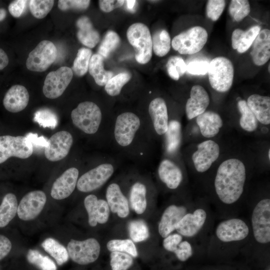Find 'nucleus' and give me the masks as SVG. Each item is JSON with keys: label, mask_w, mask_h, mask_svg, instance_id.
<instances>
[{"label": "nucleus", "mask_w": 270, "mask_h": 270, "mask_svg": "<svg viewBox=\"0 0 270 270\" xmlns=\"http://www.w3.org/2000/svg\"><path fill=\"white\" fill-rule=\"evenodd\" d=\"M246 168L237 158H230L219 166L214 180V188L220 200L224 204L237 202L244 192Z\"/></svg>", "instance_id": "nucleus-1"}, {"label": "nucleus", "mask_w": 270, "mask_h": 270, "mask_svg": "<svg viewBox=\"0 0 270 270\" xmlns=\"http://www.w3.org/2000/svg\"><path fill=\"white\" fill-rule=\"evenodd\" d=\"M144 123L136 114L126 112L118 114L114 122L113 136L116 145L128 150L135 144Z\"/></svg>", "instance_id": "nucleus-2"}, {"label": "nucleus", "mask_w": 270, "mask_h": 270, "mask_svg": "<svg viewBox=\"0 0 270 270\" xmlns=\"http://www.w3.org/2000/svg\"><path fill=\"white\" fill-rule=\"evenodd\" d=\"M73 124L88 134H94L99 130L103 118L100 107L94 102L86 101L80 103L71 112Z\"/></svg>", "instance_id": "nucleus-3"}, {"label": "nucleus", "mask_w": 270, "mask_h": 270, "mask_svg": "<svg viewBox=\"0 0 270 270\" xmlns=\"http://www.w3.org/2000/svg\"><path fill=\"white\" fill-rule=\"evenodd\" d=\"M126 36L135 51V58L138 62L146 64L152 56V40L148 27L141 22L132 24L128 29Z\"/></svg>", "instance_id": "nucleus-4"}, {"label": "nucleus", "mask_w": 270, "mask_h": 270, "mask_svg": "<svg viewBox=\"0 0 270 270\" xmlns=\"http://www.w3.org/2000/svg\"><path fill=\"white\" fill-rule=\"evenodd\" d=\"M208 73L210 84L214 90L224 92L230 88L234 70L232 62L228 58L218 56L212 59L209 64Z\"/></svg>", "instance_id": "nucleus-5"}, {"label": "nucleus", "mask_w": 270, "mask_h": 270, "mask_svg": "<svg viewBox=\"0 0 270 270\" xmlns=\"http://www.w3.org/2000/svg\"><path fill=\"white\" fill-rule=\"evenodd\" d=\"M208 38L206 30L202 27L196 26L175 36L172 41V48L182 54H192L200 52Z\"/></svg>", "instance_id": "nucleus-6"}, {"label": "nucleus", "mask_w": 270, "mask_h": 270, "mask_svg": "<svg viewBox=\"0 0 270 270\" xmlns=\"http://www.w3.org/2000/svg\"><path fill=\"white\" fill-rule=\"evenodd\" d=\"M252 226L255 240L262 244L270 242V200L259 201L253 209Z\"/></svg>", "instance_id": "nucleus-7"}, {"label": "nucleus", "mask_w": 270, "mask_h": 270, "mask_svg": "<svg viewBox=\"0 0 270 270\" xmlns=\"http://www.w3.org/2000/svg\"><path fill=\"white\" fill-rule=\"evenodd\" d=\"M33 151L32 144L26 136H0V164L12 156L27 158Z\"/></svg>", "instance_id": "nucleus-8"}, {"label": "nucleus", "mask_w": 270, "mask_h": 270, "mask_svg": "<svg viewBox=\"0 0 270 270\" xmlns=\"http://www.w3.org/2000/svg\"><path fill=\"white\" fill-rule=\"evenodd\" d=\"M112 164L106 162L85 172L78 178L76 186L78 190L88 192L100 188L113 174L115 167Z\"/></svg>", "instance_id": "nucleus-9"}, {"label": "nucleus", "mask_w": 270, "mask_h": 270, "mask_svg": "<svg viewBox=\"0 0 270 270\" xmlns=\"http://www.w3.org/2000/svg\"><path fill=\"white\" fill-rule=\"evenodd\" d=\"M100 250V244L94 238L82 241L72 239L67 246L68 256L72 260L82 265L95 262L99 256Z\"/></svg>", "instance_id": "nucleus-10"}, {"label": "nucleus", "mask_w": 270, "mask_h": 270, "mask_svg": "<svg viewBox=\"0 0 270 270\" xmlns=\"http://www.w3.org/2000/svg\"><path fill=\"white\" fill-rule=\"evenodd\" d=\"M56 56L54 44L49 40L41 41L30 52L26 61V68L33 72H44L55 61Z\"/></svg>", "instance_id": "nucleus-11"}, {"label": "nucleus", "mask_w": 270, "mask_h": 270, "mask_svg": "<svg viewBox=\"0 0 270 270\" xmlns=\"http://www.w3.org/2000/svg\"><path fill=\"white\" fill-rule=\"evenodd\" d=\"M73 76L72 70L68 66H62L46 76L42 92L48 98L54 99L60 96L64 92Z\"/></svg>", "instance_id": "nucleus-12"}, {"label": "nucleus", "mask_w": 270, "mask_h": 270, "mask_svg": "<svg viewBox=\"0 0 270 270\" xmlns=\"http://www.w3.org/2000/svg\"><path fill=\"white\" fill-rule=\"evenodd\" d=\"M249 228L244 221L232 218L220 222L216 229L217 238L224 242H238L245 239L248 235Z\"/></svg>", "instance_id": "nucleus-13"}, {"label": "nucleus", "mask_w": 270, "mask_h": 270, "mask_svg": "<svg viewBox=\"0 0 270 270\" xmlns=\"http://www.w3.org/2000/svg\"><path fill=\"white\" fill-rule=\"evenodd\" d=\"M46 202L45 193L40 190L26 194L18 206L17 214L20 218L30 220L36 218L42 211Z\"/></svg>", "instance_id": "nucleus-14"}, {"label": "nucleus", "mask_w": 270, "mask_h": 270, "mask_svg": "<svg viewBox=\"0 0 270 270\" xmlns=\"http://www.w3.org/2000/svg\"><path fill=\"white\" fill-rule=\"evenodd\" d=\"M72 143L70 133L66 130L58 132L48 140L44 152L45 156L52 162L60 160L68 154Z\"/></svg>", "instance_id": "nucleus-15"}, {"label": "nucleus", "mask_w": 270, "mask_h": 270, "mask_svg": "<svg viewBox=\"0 0 270 270\" xmlns=\"http://www.w3.org/2000/svg\"><path fill=\"white\" fill-rule=\"evenodd\" d=\"M192 160L196 170L200 172L208 170L220 155L218 144L212 140L204 141L198 145Z\"/></svg>", "instance_id": "nucleus-16"}, {"label": "nucleus", "mask_w": 270, "mask_h": 270, "mask_svg": "<svg viewBox=\"0 0 270 270\" xmlns=\"http://www.w3.org/2000/svg\"><path fill=\"white\" fill-rule=\"evenodd\" d=\"M79 174L78 168L72 167L64 172L54 182L50 194L56 200H63L69 196L76 186Z\"/></svg>", "instance_id": "nucleus-17"}, {"label": "nucleus", "mask_w": 270, "mask_h": 270, "mask_svg": "<svg viewBox=\"0 0 270 270\" xmlns=\"http://www.w3.org/2000/svg\"><path fill=\"white\" fill-rule=\"evenodd\" d=\"M207 214L201 208L186 213L178 223L176 230L181 236L192 237L201 230L206 221Z\"/></svg>", "instance_id": "nucleus-18"}, {"label": "nucleus", "mask_w": 270, "mask_h": 270, "mask_svg": "<svg viewBox=\"0 0 270 270\" xmlns=\"http://www.w3.org/2000/svg\"><path fill=\"white\" fill-rule=\"evenodd\" d=\"M84 205L91 226H96L98 223L103 224L108 222L110 210L106 200H98L95 195L90 194L84 198Z\"/></svg>", "instance_id": "nucleus-19"}, {"label": "nucleus", "mask_w": 270, "mask_h": 270, "mask_svg": "<svg viewBox=\"0 0 270 270\" xmlns=\"http://www.w3.org/2000/svg\"><path fill=\"white\" fill-rule=\"evenodd\" d=\"M148 112L156 132L160 136L165 134L169 122L167 106L164 100L161 98L153 99L149 104Z\"/></svg>", "instance_id": "nucleus-20"}, {"label": "nucleus", "mask_w": 270, "mask_h": 270, "mask_svg": "<svg viewBox=\"0 0 270 270\" xmlns=\"http://www.w3.org/2000/svg\"><path fill=\"white\" fill-rule=\"evenodd\" d=\"M209 104L210 98L206 90L201 86H194L186 106L188 118L191 120L204 113Z\"/></svg>", "instance_id": "nucleus-21"}, {"label": "nucleus", "mask_w": 270, "mask_h": 270, "mask_svg": "<svg viewBox=\"0 0 270 270\" xmlns=\"http://www.w3.org/2000/svg\"><path fill=\"white\" fill-rule=\"evenodd\" d=\"M30 96L23 86H12L6 93L3 100L4 108L8 112L16 113L24 110L28 104Z\"/></svg>", "instance_id": "nucleus-22"}, {"label": "nucleus", "mask_w": 270, "mask_h": 270, "mask_svg": "<svg viewBox=\"0 0 270 270\" xmlns=\"http://www.w3.org/2000/svg\"><path fill=\"white\" fill-rule=\"evenodd\" d=\"M186 214L184 206L172 204L164 210L158 224V230L160 236L164 238L176 230V226Z\"/></svg>", "instance_id": "nucleus-23"}, {"label": "nucleus", "mask_w": 270, "mask_h": 270, "mask_svg": "<svg viewBox=\"0 0 270 270\" xmlns=\"http://www.w3.org/2000/svg\"><path fill=\"white\" fill-rule=\"evenodd\" d=\"M106 197L110 210L122 218L128 216L130 208L128 200L123 194L120 186L112 183L108 186Z\"/></svg>", "instance_id": "nucleus-24"}, {"label": "nucleus", "mask_w": 270, "mask_h": 270, "mask_svg": "<svg viewBox=\"0 0 270 270\" xmlns=\"http://www.w3.org/2000/svg\"><path fill=\"white\" fill-rule=\"evenodd\" d=\"M254 63L262 66L270 58V31L268 29L260 30L253 42L250 52Z\"/></svg>", "instance_id": "nucleus-25"}, {"label": "nucleus", "mask_w": 270, "mask_h": 270, "mask_svg": "<svg viewBox=\"0 0 270 270\" xmlns=\"http://www.w3.org/2000/svg\"><path fill=\"white\" fill-rule=\"evenodd\" d=\"M158 174L161 181L172 190L176 188L182 180L180 168L172 161L163 160L158 168Z\"/></svg>", "instance_id": "nucleus-26"}, {"label": "nucleus", "mask_w": 270, "mask_h": 270, "mask_svg": "<svg viewBox=\"0 0 270 270\" xmlns=\"http://www.w3.org/2000/svg\"><path fill=\"white\" fill-rule=\"evenodd\" d=\"M196 117V123L200 132L206 138H210L216 136L223 125L220 116L214 112H204Z\"/></svg>", "instance_id": "nucleus-27"}, {"label": "nucleus", "mask_w": 270, "mask_h": 270, "mask_svg": "<svg viewBox=\"0 0 270 270\" xmlns=\"http://www.w3.org/2000/svg\"><path fill=\"white\" fill-rule=\"evenodd\" d=\"M247 104L258 121L268 125L270 124V98L258 94L250 96Z\"/></svg>", "instance_id": "nucleus-28"}, {"label": "nucleus", "mask_w": 270, "mask_h": 270, "mask_svg": "<svg viewBox=\"0 0 270 270\" xmlns=\"http://www.w3.org/2000/svg\"><path fill=\"white\" fill-rule=\"evenodd\" d=\"M260 30L259 26H254L246 31L236 29L232 36V46L240 54L247 51L253 44Z\"/></svg>", "instance_id": "nucleus-29"}, {"label": "nucleus", "mask_w": 270, "mask_h": 270, "mask_svg": "<svg viewBox=\"0 0 270 270\" xmlns=\"http://www.w3.org/2000/svg\"><path fill=\"white\" fill-rule=\"evenodd\" d=\"M76 26L79 41L88 48H94L99 42L100 34L94 28L90 19L86 16H82L77 20Z\"/></svg>", "instance_id": "nucleus-30"}, {"label": "nucleus", "mask_w": 270, "mask_h": 270, "mask_svg": "<svg viewBox=\"0 0 270 270\" xmlns=\"http://www.w3.org/2000/svg\"><path fill=\"white\" fill-rule=\"evenodd\" d=\"M104 59L98 54H93L90 58L88 68L96 83L100 86H104L114 75L112 72L104 69Z\"/></svg>", "instance_id": "nucleus-31"}, {"label": "nucleus", "mask_w": 270, "mask_h": 270, "mask_svg": "<svg viewBox=\"0 0 270 270\" xmlns=\"http://www.w3.org/2000/svg\"><path fill=\"white\" fill-rule=\"evenodd\" d=\"M147 188L142 182H137L131 186L129 200L132 208L138 214L145 211L146 205Z\"/></svg>", "instance_id": "nucleus-32"}, {"label": "nucleus", "mask_w": 270, "mask_h": 270, "mask_svg": "<svg viewBox=\"0 0 270 270\" xmlns=\"http://www.w3.org/2000/svg\"><path fill=\"white\" fill-rule=\"evenodd\" d=\"M18 202L12 193L6 194L0 205V228L7 226L17 213Z\"/></svg>", "instance_id": "nucleus-33"}, {"label": "nucleus", "mask_w": 270, "mask_h": 270, "mask_svg": "<svg viewBox=\"0 0 270 270\" xmlns=\"http://www.w3.org/2000/svg\"><path fill=\"white\" fill-rule=\"evenodd\" d=\"M44 249L61 266L68 260V254L66 248L55 239L48 238L42 244Z\"/></svg>", "instance_id": "nucleus-34"}, {"label": "nucleus", "mask_w": 270, "mask_h": 270, "mask_svg": "<svg viewBox=\"0 0 270 270\" xmlns=\"http://www.w3.org/2000/svg\"><path fill=\"white\" fill-rule=\"evenodd\" d=\"M152 50L160 57L166 56L170 51L171 40L169 34L165 30L156 31L152 37Z\"/></svg>", "instance_id": "nucleus-35"}, {"label": "nucleus", "mask_w": 270, "mask_h": 270, "mask_svg": "<svg viewBox=\"0 0 270 270\" xmlns=\"http://www.w3.org/2000/svg\"><path fill=\"white\" fill-rule=\"evenodd\" d=\"M238 108L242 114L240 120V126L248 132L255 130L258 126V120L248 106L246 102L244 100H239L238 102Z\"/></svg>", "instance_id": "nucleus-36"}, {"label": "nucleus", "mask_w": 270, "mask_h": 270, "mask_svg": "<svg viewBox=\"0 0 270 270\" xmlns=\"http://www.w3.org/2000/svg\"><path fill=\"white\" fill-rule=\"evenodd\" d=\"M120 42V38L116 32L113 30L108 31L98 47V54L104 58H108L118 46Z\"/></svg>", "instance_id": "nucleus-37"}, {"label": "nucleus", "mask_w": 270, "mask_h": 270, "mask_svg": "<svg viewBox=\"0 0 270 270\" xmlns=\"http://www.w3.org/2000/svg\"><path fill=\"white\" fill-rule=\"evenodd\" d=\"M92 54V52L89 48H82L78 50L72 66V70L77 76H82L87 72Z\"/></svg>", "instance_id": "nucleus-38"}, {"label": "nucleus", "mask_w": 270, "mask_h": 270, "mask_svg": "<svg viewBox=\"0 0 270 270\" xmlns=\"http://www.w3.org/2000/svg\"><path fill=\"white\" fill-rule=\"evenodd\" d=\"M167 150L173 152L178 147L181 139L180 124L176 120L169 122L168 129L166 133Z\"/></svg>", "instance_id": "nucleus-39"}, {"label": "nucleus", "mask_w": 270, "mask_h": 270, "mask_svg": "<svg viewBox=\"0 0 270 270\" xmlns=\"http://www.w3.org/2000/svg\"><path fill=\"white\" fill-rule=\"evenodd\" d=\"M130 78V74L126 72H121L112 76L104 86L106 92L111 96L119 95L123 86Z\"/></svg>", "instance_id": "nucleus-40"}, {"label": "nucleus", "mask_w": 270, "mask_h": 270, "mask_svg": "<svg viewBox=\"0 0 270 270\" xmlns=\"http://www.w3.org/2000/svg\"><path fill=\"white\" fill-rule=\"evenodd\" d=\"M128 230L132 240L136 242L146 240L150 235L146 223L142 220L130 222L128 224Z\"/></svg>", "instance_id": "nucleus-41"}, {"label": "nucleus", "mask_w": 270, "mask_h": 270, "mask_svg": "<svg viewBox=\"0 0 270 270\" xmlns=\"http://www.w3.org/2000/svg\"><path fill=\"white\" fill-rule=\"evenodd\" d=\"M26 258L30 263L40 270H56L54 262L48 256L42 254L37 250H29Z\"/></svg>", "instance_id": "nucleus-42"}, {"label": "nucleus", "mask_w": 270, "mask_h": 270, "mask_svg": "<svg viewBox=\"0 0 270 270\" xmlns=\"http://www.w3.org/2000/svg\"><path fill=\"white\" fill-rule=\"evenodd\" d=\"M106 247L108 250L111 252H125L134 258L138 256L135 244L130 239L110 240L108 242Z\"/></svg>", "instance_id": "nucleus-43"}, {"label": "nucleus", "mask_w": 270, "mask_h": 270, "mask_svg": "<svg viewBox=\"0 0 270 270\" xmlns=\"http://www.w3.org/2000/svg\"><path fill=\"white\" fill-rule=\"evenodd\" d=\"M250 6L248 0H232L228 8L230 16L236 22H240L248 15Z\"/></svg>", "instance_id": "nucleus-44"}, {"label": "nucleus", "mask_w": 270, "mask_h": 270, "mask_svg": "<svg viewBox=\"0 0 270 270\" xmlns=\"http://www.w3.org/2000/svg\"><path fill=\"white\" fill-rule=\"evenodd\" d=\"M132 264V256L126 253L112 252L110 254L112 270H128Z\"/></svg>", "instance_id": "nucleus-45"}, {"label": "nucleus", "mask_w": 270, "mask_h": 270, "mask_svg": "<svg viewBox=\"0 0 270 270\" xmlns=\"http://www.w3.org/2000/svg\"><path fill=\"white\" fill-rule=\"evenodd\" d=\"M54 4L52 0H30L29 6L32 16L37 18H44L50 11Z\"/></svg>", "instance_id": "nucleus-46"}, {"label": "nucleus", "mask_w": 270, "mask_h": 270, "mask_svg": "<svg viewBox=\"0 0 270 270\" xmlns=\"http://www.w3.org/2000/svg\"><path fill=\"white\" fill-rule=\"evenodd\" d=\"M34 120L44 128H54L58 124V118L56 114L46 108L38 110L34 114Z\"/></svg>", "instance_id": "nucleus-47"}, {"label": "nucleus", "mask_w": 270, "mask_h": 270, "mask_svg": "<svg viewBox=\"0 0 270 270\" xmlns=\"http://www.w3.org/2000/svg\"><path fill=\"white\" fill-rule=\"evenodd\" d=\"M226 5L224 0H208L206 6L208 18L212 21L217 20L222 15Z\"/></svg>", "instance_id": "nucleus-48"}, {"label": "nucleus", "mask_w": 270, "mask_h": 270, "mask_svg": "<svg viewBox=\"0 0 270 270\" xmlns=\"http://www.w3.org/2000/svg\"><path fill=\"white\" fill-rule=\"evenodd\" d=\"M209 62L204 59H194L186 64V72L192 75H204L208 73Z\"/></svg>", "instance_id": "nucleus-49"}, {"label": "nucleus", "mask_w": 270, "mask_h": 270, "mask_svg": "<svg viewBox=\"0 0 270 270\" xmlns=\"http://www.w3.org/2000/svg\"><path fill=\"white\" fill-rule=\"evenodd\" d=\"M90 4L88 0H59L58 6L62 10L69 9L84 10L88 7Z\"/></svg>", "instance_id": "nucleus-50"}, {"label": "nucleus", "mask_w": 270, "mask_h": 270, "mask_svg": "<svg viewBox=\"0 0 270 270\" xmlns=\"http://www.w3.org/2000/svg\"><path fill=\"white\" fill-rule=\"evenodd\" d=\"M177 258L182 262L188 260L192 254V248L190 244L186 240L182 241L174 251Z\"/></svg>", "instance_id": "nucleus-51"}, {"label": "nucleus", "mask_w": 270, "mask_h": 270, "mask_svg": "<svg viewBox=\"0 0 270 270\" xmlns=\"http://www.w3.org/2000/svg\"><path fill=\"white\" fill-rule=\"evenodd\" d=\"M182 240V236L179 234H170L164 238L162 245L166 250L174 252Z\"/></svg>", "instance_id": "nucleus-52"}, {"label": "nucleus", "mask_w": 270, "mask_h": 270, "mask_svg": "<svg viewBox=\"0 0 270 270\" xmlns=\"http://www.w3.org/2000/svg\"><path fill=\"white\" fill-rule=\"evenodd\" d=\"M28 0H16L12 2L8 6V11L15 18L20 17L24 11Z\"/></svg>", "instance_id": "nucleus-53"}, {"label": "nucleus", "mask_w": 270, "mask_h": 270, "mask_svg": "<svg viewBox=\"0 0 270 270\" xmlns=\"http://www.w3.org/2000/svg\"><path fill=\"white\" fill-rule=\"evenodd\" d=\"M124 1L122 0H100L98 1V4L102 10L106 12H109L116 8L121 7L124 3Z\"/></svg>", "instance_id": "nucleus-54"}, {"label": "nucleus", "mask_w": 270, "mask_h": 270, "mask_svg": "<svg viewBox=\"0 0 270 270\" xmlns=\"http://www.w3.org/2000/svg\"><path fill=\"white\" fill-rule=\"evenodd\" d=\"M176 69L180 76H182L186 72V64L184 60L178 56L170 57L168 60Z\"/></svg>", "instance_id": "nucleus-55"}, {"label": "nucleus", "mask_w": 270, "mask_h": 270, "mask_svg": "<svg viewBox=\"0 0 270 270\" xmlns=\"http://www.w3.org/2000/svg\"><path fill=\"white\" fill-rule=\"evenodd\" d=\"M12 246L10 240L6 236L0 234V260L8 254Z\"/></svg>", "instance_id": "nucleus-56"}, {"label": "nucleus", "mask_w": 270, "mask_h": 270, "mask_svg": "<svg viewBox=\"0 0 270 270\" xmlns=\"http://www.w3.org/2000/svg\"><path fill=\"white\" fill-rule=\"evenodd\" d=\"M32 142V146L46 147L48 144V140L44 136L38 137L36 134L29 133L26 136Z\"/></svg>", "instance_id": "nucleus-57"}, {"label": "nucleus", "mask_w": 270, "mask_h": 270, "mask_svg": "<svg viewBox=\"0 0 270 270\" xmlns=\"http://www.w3.org/2000/svg\"><path fill=\"white\" fill-rule=\"evenodd\" d=\"M167 71L170 76L175 80H178L180 78L179 74L174 66L170 62L168 61L166 64Z\"/></svg>", "instance_id": "nucleus-58"}, {"label": "nucleus", "mask_w": 270, "mask_h": 270, "mask_svg": "<svg viewBox=\"0 0 270 270\" xmlns=\"http://www.w3.org/2000/svg\"><path fill=\"white\" fill-rule=\"evenodd\" d=\"M8 58L5 52L0 48V70L5 68L8 64Z\"/></svg>", "instance_id": "nucleus-59"}, {"label": "nucleus", "mask_w": 270, "mask_h": 270, "mask_svg": "<svg viewBox=\"0 0 270 270\" xmlns=\"http://www.w3.org/2000/svg\"><path fill=\"white\" fill-rule=\"evenodd\" d=\"M127 10L130 12H134L136 1L134 0H128L125 1Z\"/></svg>", "instance_id": "nucleus-60"}, {"label": "nucleus", "mask_w": 270, "mask_h": 270, "mask_svg": "<svg viewBox=\"0 0 270 270\" xmlns=\"http://www.w3.org/2000/svg\"><path fill=\"white\" fill-rule=\"evenodd\" d=\"M6 16V12L4 8H0V22L4 20Z\"/></svg>", "instance_id": "nucleus-61"}, {"label": "nucleus", "mask_w": 270, "mask_h": 270, "mask_svg": "<svg viewBox=\"0 0 270 270\" xmlns=\"http://www.w3.org/2000/svg\"><path fill=\"white\" fill-rule=\"evenodd\" d=\"M268 158L269 160H270V150H268Z\"/></svg>", "instance_id": "nucleus-62"}, {"label": "nucleus", "mask_w": 270, "mask_h": 270, "mask_svg": "<svg viewBox=\"0 0 270 270\" xmlns=\"http://www.w3.org/2000/svg\"><path fill=\"white\" fill-rule=\"evenodd\" d=\"M268 71H269V72H270V64H269V66H268Z\"/></svg>", "instance_id": "nucleus-63"}]
</instances>
